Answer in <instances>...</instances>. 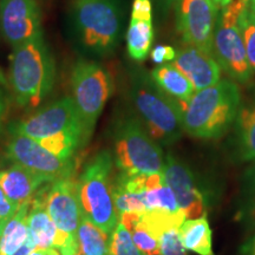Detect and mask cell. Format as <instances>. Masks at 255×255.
<instances>
[{"instance_id": "6da1fadb", "label": "cell", "mask_w": 255, "mask_h": 255, "mask_svg": "<svg viewBox=\"0 0 255 255\" xmlns=\"http://www.w3.org/2000/svg\"><path fill=\"white\" fill-rule=\"evenodd\" d=\"M242 104L239 85L232 79L195 91L183 109L184 132L200 139H218L231 130Z\"/></svg>"}, {"instance_id": "7a4b0ae2", "label": "cell", "mask_w": 255, "mask_h": 255, "mask_svg": "<svg viewBox=\"0 0 255 255\" xmlns=\"http://www.w3.org/2000/svg\"><path fill=\"white\" fill-rule=\"evenodd\" d=\"M129 96L137 119L158 144H174L182 137V105L162 91L150 73L143 69L133 70L130 75Z\"/></svg>"}, {"instance_id": "3957f363", "label": "cell", "mask_w": 255, "mask_h": 255, "mask_svg": "<svg viewBox=\"0 0 255 255\" xmlns=\"http://www.w3.org/2000/svg\"><path fill=\"white\" fill-rule=\"evenodd\" d=\"M8 79L21 108H37L50 94L56 79V63L43 34L13 47Z\"/></svg>"}, {"instance_id": "277c9868", "label": "cell", "mask_w": 255, "mask_h": 255, "mask_svg": "<svg viewBox=\"0 0 255 255\" xmlns=\"http://www.w3.org/2000/svg\"><path fill=\"white\" fill-rule=\"evenodd\" d=\"M71 19L76 39L87 52L107 57L119 46L123 13L117 0H76Z\"/></svg>"}, {"instance_id": "5b68a950", "label": "cell", "mask_w": 255, "mask_h": 255, "mask_svg": "<svg viewBox=\"0 0 255 255\" xmlns=\"http://www.w3.org/2000/svg\"><path fill=\"white\" fill-rule=\"evenodd\" d=\"M113 164L111 152L102 150L85 165L77 181L82 216L109 235L119 223L114 202V182L111 180Z\"/></svg>"}, {"instance_id": "8992f818", "label": "cell", "mask_w": 255, "mask_h": 255, "mask_svg": "<svg viewBox=\"0 0 255 255\" xmlns=\"http://www.w3.org/2000/svg\"><path fill=\"white\" fill-rule=\"evenodd\" d=\"M114 161L128 175L162 173L164 157L161 145L145 130L137 116L120 120L114 133Z\"/></svg>"}, {"instance_id": "52a82bcc", "label": "cell", "mask_w": 255, "mask_h": 255, "mask_svg": "<svg viewBox=\"0 0 255 255\" xmlns=\"http://www.w3.org/2000/svg\"><path fill=\"white\" fill-rule=\"evenodd\" d=\"M71 89L88 142L98 117L114 92L113 77L100 64L81 59L73 65Z\"/></svg>"}, {"instance_id": "ba28073f", "label": "cell", "mask_w": 255, "mask_h": 255, "mask_svg": "<svg viewBox=\"0 0 255 255\" xmlns=\"http://www.w3.org/2000/svg\"><path fill=\"white\" fill-rule=\"evenodd\" d=\"M175 8L177 31L183 43L213 55L218 6L212 0H180Z\"/></svg>"}, {"instance_id": "9c48e42d", "label": "cell", "mask_w": 255, "mask_h": 255, "mask_svg": "<svg viewBox=\"0 0 255 255\" xmlns=\"http://www.w3.org/2000/svg\"><path fill=\"white\" fill-rule=\"evenodd\" d=\"M70 130L82 131L85 139L84 128L75 101L72 97H64L15 124L12 133H20L39 141L47 136Z\"/></svg>"}, {"instance_id": "30bf717a", "label": "cell", "mask_w": 255, "mask_h": 255, "mask_svg": "<svg viewBox=\"0 0 255 255\" xmlns=\"http://www.w3.org/2000/svg\"><path fill=\"white\" fill-rule=\"evenodd\" d=\"M162 174L165 183L174 191L178 207L187 220L207 215L208 201L205 189H202L199 178L189 165L173 154H168Z\"/></svg>"}, {"instance_id": "8fae6325", "label": "cell", "mask_w": 255, "mask_h": 255, "mask_svg": "<svg viewBox=\"0 0 255 255\" xmlns=\"http://www.w3.org/2000/svg\"><path fill=\"white\" fill-rule=\"evenodd\" d=\"M6 155L14 164L44 175L50 181L69 177L72 170V158L63 159L44 149L36 139L13 133L6 146Z\"/></svg>"}, {"instance_id": "7c38bea8", "label": "cell", "mask_w": 255, "mask_h": 255, "mask_svg": "<svg viewBox=\"0 0 255 255\" xmlns=\"http://www.w3.org/2000/svg\"><path fill=\"white\" fill-rule=\"evenodd\" d=\"M0 28L13 47L41 36V14L36 0H0Z\"/></svg>"}, {"instance_id": "4fadbf2b", "label": "cell", "mask_w": 255, "mask_h": 255, "mask_svg": "<svg viewBox=\"0 0 255 255\" xmlns=\"http://www.w3.org/2000/svg\"><path fill=\"white\" fill-rule=\"evenodd\" d=\"M213 56L232 81L240 84H248L253 81L254 71L248 62L246 47L238 26L226 27L218 23Z\"/></svg>"}, {"instance_id": "5bb4252c", "label": "cell", "mask_w": 255, "mask_h": 255, "mask_svg": "<svg viewBox=\"0 0 255 255\" xmlns=\"http://www.w3.org/2000/svg\"><path fill=\"white\" fill-rule=\"evenodd\" d=\"M45 208L51 220L60 232L77 239L82 219L77 195V182L69 177L57 180L45 196Z\"/></svg>"}, {"instance_id": "9a60e30c", "label": "cell", "mask_w": 255, "mask_h": 255, "mask_svg": "<svg viewBox=\"0 0 255 255\" xmlns=\"http://www.w3.org/2000/svg\"><path fill=\"white\" fill-rule=\"evenodd\" d=\"M27 227L36 248H57L62 255H79L78 240L68 237L56 227L43 200H33L30 206Z\"/></svg>"}, {"instance_id": "2e32d148", "label": "cell", "mask_w": 255, "mask_h": 255, "mask_svg": "<svg viewBox=\"0 0 255 255\" xmlns=\"http://www.w3.org/2000/svg\"><path fill=\"white\" fill-rule=\"evenodd\" d=\"M173 65L189 79L195 91L208 88L221 79V68L214 56L187 44L178 49Z\"/></svg>"}, {"instance_id": "e0dca14e", "label": "cell", "mask_w": 255, "mask_h": 255, "mask_svg": "<svg viewBox=\"0 0 255 255\" xmlns=\"http://www.w3.org/2000/svg\"><path fill=\"white\" fill-rule=\"evenodd\" d=\"M232 137L233 155L238 162L255 161V91L242 102Z\"/></svg>"}, {"instance_id": "ac0fdd59", "label": "cell", "mask_w": 255, "mask_h": 255, "mask_svg": "<svg viewBox=\"0 0 255 255\" xmlns=\"http://www.w3.org/2000/svg\"><path fill=\"white\" fill-rule=\"evenodd\" d=\"M49 178L19 164L0 171V187L7 197L18 206L30 202L38 188Z\"/></svg>"}, {"instance_id": "d6986e66", "label": "cell", "mask_w": 255, "mask_h": 255, "mask_svg": "<svg viewBox=\"0 0 255 255\" xmlns=\"http://www.w3.org/2000/svg\"><path fill=\"white\" fill-rule=\"evenodd\" d=\"M150 76L155 84L168 96L177 101L183 109L195 94L189 79L180 70L175 68L173 64L157 65L150 72Z\"/></svg>"}, {"instance_id": "ffe728a7", "label": "cell", "mask_w": 255, "mask_h": 255, "mask_svg": "<svg viewBox=\"0 0 255 255\" xmlns=\"http://www.w3.org/2000/svg\"><path fill=\"white\" fill-rule=\"evenodd\" d=\"M178 234L186 250L197 255H214L213 233L207 215L186 220L178 229Z\"/></svg>"}, {"instance_id": "44dd1931", "label": "cell", "mask_w": 255, "mask_h": 255, "mask_svg": "<svg viewBox=\"0 0 255 255\" xmlns=\"http://www.w3.org/2000/svg\"><path fill=\"white\" fill-rule=\"evenodd\" d=\"M28 209L30 202L19 206L15 214L2 227L0 233V255H13L26 242Z\"/></svg>"}, {"instance_id": "7402d4cb", "label": "cell", "mask_w": 255, "mask_h": 255, "mask_svg": "<svg viewBox=\"0 0 255 255\" xmlns=\"http://www.w3.org/2000/svg\"><path fill=\"white\" fill-rule=\"evenodd\" d=\"M143 202H144L146 210L162 209L171 213L181 210L174 191L165 183L162 173L146 175Z\"/></svg>"}, {"instance_id": "603a6c76", "label": "cell", "mask_w": 255, "mask_h": 255, "mask_svg": "<svg viewBox=\"0 0 255 255\" xmlns=\"http://www.w3.org/2000/svg\"><path fill=\"white\" fill-rule=\"evenodd\" d=\"M154 41L152 21L130 20L127 31V50L130 58L143 62L149 56Z\"/></svg>"}, {"instance_id": "cb8c5ba5", "label": "cell", "mask_w": 255, "mask_h": 255, "mask_svg": "<svg viewBox=\"0 0 255 255\" xmlns=\"http://www.w3.org/2000/svg\"><path fill=\"white\" fill-rule=\"evenodd\" d=\"M79 255H108L110 235L82 216L77 231Z\"/></svg>"}, {"instance_id": "d4e9b609", "label": "cell", "mask_w": 255, "mask_h": 255, "mask_svg": "<svg viewBox=\"0 0 255 255\" xmlns=\"http://www.w3.org/2000/svg\"><path fill=\"white\" fill-rule=\"evenodd\" d=\"M119 222L130 233L133 244L143 255L159 254L157 239L144 226L141 213H123L119 216Z\"/></svg>"}, {"instance_id": "484cf974", "label": "cell", "mask_w": 255, "mask_h": 255, "mask_svg": "<svg viewBox=\"0 0 255 255\" xmlns=\"http://www.w3.org/2000/svg\"><path fill=\"white\" fill-rule=\"evenodd\" d=\"M37 142L57 157L68 159L71 158L72 154L79 145L84 144L85 139L82 131L70 130V131H62L47 136Z\"/></svg>"}, {"instance_id": "4316f807", "label": "cell", "mask_w": 255, "mask_h": 255, "mask_svg": "<svg viewBox=\"0 0 255 255\" xmlns=\"http://www.w3.org/2000/svg\"><path fill=\"white\" fill-rule=\"evenodd\" d=\"M238 27L246 47L248 62L255 73V12L248 4L239 18Z\"/></svg>"}, {"instance_id": "83f0119b", "label": "cell", "mask_w": 255, "mask_h": 255, "mask_svg": "<svg viewBox=\"0 0 255 255\" xmlns=\"http://www.w3.org/2000/svg\"><path fill=\"white\" fill-rule=\"evenodd\" d=\"M114 202L117 215L123 213H144L146 208L143 202V194H135L124 189L114 182Z\"/></svg>"}, {"instance_id": "f1b7e54d", "label": "cell", "mask_w": 255, "mask_h": 255, "mask_svg": "<svg viewBox=\"0 0 255 255\" xmlns=\"http://www.w3.org/2000/svg\"><path fill=\"white\" fill-rule=\"evenodd\" d=\"M239 209L245 216L255 214V161L241 178Z\"/></svg>"}, {"instance_id": "f546056e", "label": "cell", "mask_w": 255, "mask_h": 255, "mask_svg": "<svg viewBox=\"0 0 255 255\" xmlns=\"http://www.w3.org/2000/svg\"><path fill=\"white\" fill-rule=\"evenodd\" d=\"M108 255H143L133 244L130 233L119 222L110 235Z\"/></svg>"}, {"instance_id": "4dcf8cb0", "label": "cell", "mask_w": 255, "mask_h": 255, "mask_svg": "<svg viewBox=\"0 0 255 255\" xmlns=\"http://www.w3.org/2000/svg\"><path fill=\"white\" fill-rule=\"evenodd\" d=\"M178 229L180 228L168 229L158 238L159 255H187Z\"/></svg>"}, {"instance_id": "1f68e13d", "label": "cell", "mask_w": 255, "mask_h": 255, "mask_svg": "<svg viewBox=\"0 0 255 255\" xmlns=\"http://www.w3.org/2000/svg\"><path fill=\"white\" fill-rule=\"evenodd\" d=\"M248 2L240 1V0H234L231 4L221 8V12H219L218 23L226 27H234L238 26V20L240 18L245 8H246Z\"/></svg>"}, {"instance_id": "d6a6232c", "label": "cell", "mask_w": 255, "mask_h": 255, "mask_svg": "<svg viewBox=\"0 0 255 255\" xmlns=\"http://www.w3.org/2000/svg\"><path fill=\"white\" fill-rule=\"evenodd\" d=\"M150 57L152 63L156 65H163L174 62L176 57V50L170 45H156L151 50Z\"/></svg>"}, {"instance_id": "836d02e7", "label": "cell", "mask_w": 255, "mask_h": 255, "mask_svg": "<svg viewBox=\"0 0 255 255\" xmlns=\"http://www.w3.org/2000/svg\"><path fill=\"white\" fill-rule=\"evenodd\" d=\"M131 19L133 20L152 21L151 0H133Z\"/></svg>"}, {"instance_id": "e575fe53", "label": "cell", "mask_w": 255, "mask_h": 255, "mask_svg": "<svg viewBox=\"0 0 255 255\" xmlns=\"http://www.w3.org/2000/svg\"><path fill=\"white\" fill-rule=\"evenodd\" d=\"M19 208L17 203L11 201L0 187V222L5 223L15 214Z\"/></svg>"}, {"instance_id": "d590c367", "label": "cell", "mask_w": 255, "mask_h": 255, "mask_svg": "<svg viewBox=\"0 0 255 255\" xmlns=\"http://www.w3.org/2000/svg\"><path fill=\"white\" fill-rule=\"evenodd\" d=\"M8 82L6 79L4 72L0 69V122H1L2 116H4L5 110H6V98H5V92L4 89L7 88Z\"/></svg>"}, {"instance_id": "8d00e7d4", "label": "cell", "mask_w": 255, "mask_h": 255, "mask_svg": "<svg viewBox=\"0 0 255 255\" xmlns=\"http://www.w3.org/2000/svg\"><path fill=\"white\" fill-rule=\"evenodd\" d=\"M28 255H62L57 248H34Z\"/></svg>"}, {"instance_id": "74e56055", "label": "cell", "mask_w": 255, "mask_h": 255, "mask_svg": "<svg viewBox=\"0 0 255 255\" xmlns=\"http://www.w3.org/2000/svg\"><path fill=\"white\" fill-rule=\"evenodd\" d=\"M242 255H255V234L242 248Z\"/></svg>"}, {"instance_id": "f35d334b", "label": "cell", "mask_w": 255, "mask_h": 255, "mask_svg": "<svg viewBox=\"0 0 255 255\" xmlns=\"http://www.w3.org/2000/svg\"><path fill=\"white\" fill-rule=\"evenodd\" d=\"M178 1H180V0H159V2H161L162 11L163 12H168L170 8L175 7Z\"/></svg>"}, {"instance_id": "ab89813d", "label": "cell", "mask_w": 255, "mask_h": 255, "mask_svg": "<svg viewBox=\"0 0 255 255\" xmlns=\"http://www.w3.org/2000/svg\"><path fill=\"white\" fill-rule=\"evenodd\" d=\"M212 1L214 2V4L218 6L219 8H223V7H226L227 5L231 4L233 0H212Z\"/></svg>"}, {"instance_id": "60d3db41", "label": "cell", "mask_w": 255, "mask_h": 255, "mask_svg": "<svg viewBox=\"0 0 255 255\" xmlns=\"http://www.w3.org/2000/svg\"><path fill=\"white\" fill-rule=\"evenodd\" d=\"M248 6L255 12V0H248Z\"/></svg>"}, {"instance_id": "b9f144b4", "label": "cell", "mask_w": 255, "mask_h": 255, "mask_svg": "<svg viewBox=\"0 0 255 255\" xmlns=\"http://www.w3.org/2000/svg\"><path fill=\"white\" fill-rule=\"evenodd\" d=\"M4 223H1V222H0V233H1V231H2V227H4Z\"/></svg>"}, {"instance_id": "7bdbcfd3", "label": "cell", "mask_w": 255, "mask_h": 255, "mask_svg": "<svg viewBox=\"0 0 255 255\" xmlns=\"http://www.w3.org/2000/svg\"><path fill=\"white\" fill-rule=\"evenodd\" d=\"M240 1H245V2H248V0H240Z\"/></svg>"}, {"instance_id": "ee69618b", "label": "cell", "mask_w": 255, "mask_h": 255, "mask_svg": "<svg viewBox=\"0 0 255 255\" xmlns=\"http://www.w3.org/2000/svg\"><path fill=\"white\" fill-rule=\"evenodd\" d=\"M156 255H159V254H156Z\"/></svg>"}]
</instances>
